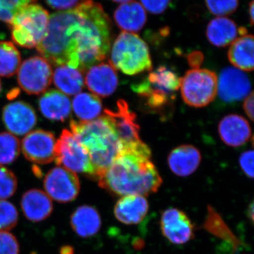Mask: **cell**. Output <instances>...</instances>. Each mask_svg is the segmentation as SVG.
Here are the masks:
<instances>
[{
	"label": "cell",
	"mask_w": 254,
	"mask_h": 254,
	"mask_svg": "<svg viewBox=\"0 0 254 254\" xmlns=\"http://www.w3.org/2000/svg\"><path fill=\"white\" fill-rule=\"evenodd\" d=\"M78 18L70 34L69 64L82 73L109 53L113 38L111 20L103 6L93 0H81Z\"/></svg>",
	"instance_id": "cell-1"
},
{
	"label": "cell",
	"mask_w": 254,
	"mask_h": 254,
	"mask_svg": "<svg viewBox=\"0 0 254 254\" xmlns=\"http://www.w3.org/2000/svg\"><path fill=\"white\" fill-rule=\"evenodd\" d=\"M150 158L151 151L143 141L124 148L98 177L100 187L122 196L155 193L163 180Z\"/></svg>",
	"instance_id": "cell-2"
},
{
	"label": "cell",
	"mask_w": 254,
	"mask_h": 254,
	"mask_svg": "<svg viewBox=\"0 0 254 254\" xmlns=\"http://www.w3.org/2000/svg\"><path fill=\"white\" fill-rule=\"evenodd\" d=\"M70 127L71 133L88 151L98 179L123 148L111 122L105 115L89 122L71 120Z\"/></svg>",
	"instance_id": "cell-3"
},
{
	"label": "cell",
	"mask_w": 254,
	"mask_h": 254,
	"mask_svg": "<svg viewBox=\"0 0 254 254\" xmlns=\"http://www.w3.org/2000/svg\"><path fill=\"white\" fill-rule=\"evenodd\" d=\"M114 68L129 76L152 68L149 48L136 33L122 32L114 42L110 54Z\"/></svg>",
	"instance_id": "cell-4"
},
{
	"label": "cell",
	"mask_w": 254,
	"mask_h": 254,
	"mask_svg": "<svg viewBox=\"0 0 254 254\" xmlns=\"http://www.w3.org/2000/svg\"><path fill=\"white\" fill-rule=\"evenodd\" d=\"M50 14L41 5L31 3L21 8L9 23L11 38L18 46L36 47L46 35Z\"/></svg>",
	"instance_id": "cell-5"
},
{
	"label": "cell",
	"mask_w": 254,
	"mask_h": 254,
	"mask_svg": "<svg viewBox=\"0 0 254 254\" xmlns=\"http://www.w3.org/2000/svg\"><path fill=\"white\" fill-rule=\"evenodd\" d=\"M181 78L165 66L150 72L140 83L132 86L133 91L146 100L152 108H163L180 88Z\"/></svg>",
	"instance_id": "cell-6"
},
{
	"label": "cell",
	"mask_w": 254,
	"mask_h": 254,
	"mask_svg": "<svg viewBox=\"0 0 254 254\" xmlns=\"http://www.w3.org/2000/svg\"><path fill=\"white\" fill-rule=\"evenodd\" d=\"M180 88L187 105L203 108L213 102L218 93V76L206 68H193L181 78Z\"/></svg>",
	"instance_id": "cell-7"
},
{
	"label": "cell",
	"mask_w": 254,
	"mask_h": 254,
	"mask_svg": "<svg viewBox=\"0 0 254 254\" xmlns=\"http://www.w3.org/2000/svg\"><path fill=\"white\" fill-rule=\"evenodd\" d=\"M55 160L58 165H63L73 173L95 177L88 151L68 129H64L57 141Z\"/></svg>",
	"instance_id": "cell-8"
},
{
	"label": "cell",
	"mask_w": 254,
	"mask_h": 254,
	"mask_svg": "<svg viewBox=\"0 0 254 254\" xmlns=\"http://www.w3.org/2000/svg\"><path fill=\"white\" fill-rule=\"evenodd\" d=\"M51 65L40 56L25 60L18 70V83L30 95H40L48 89L53 80Z\"/></svg>",
	"instance_id": "cell-9"
},
{
	"label": "cell",
	"mask_w": 254,
	"mask_h": 254,
	"mask_svg": "<svg viewBox=\"0 0 254 254\" xmlns=\"http://www.w3.org/2000/svg\"><path fill=\"white\" fill-rule=\"evenodd\" d=\"M44 188L52 199L58 203H69L77 198L80 182L76 173L63 167H57L47 174Z\"/></svg>",
	"instance_id": "cell-10"
},
{
	"label": "cell",
	"mask_w": 254,
	"mask_h": 254,
	"mask_svg": "<svg viewBox=\"0 0 254 254\" xmlns=\"http://www.w3.org/2000/svg\"><path fill=\"white\" fill-rule=\"evenodd\" d=\"M105 113L111 122L123 148L141 141L136 114L130 110L125 100H118L116 110H105Z\"/></svg>",
	"instance_id": "cell-11"
},
{
	"label": "cell",
	"mask_w": 254,
	"mask_h": 254,
	"mask_svg": "<svg viewBox=\"0 0 254 254\" xmlns=\"http://www.w3.org/2000/svg\"><path fill=\"white\" fill-rule=\"evenodd\" d=\"M56 143L51 132L38 129L30 132L23 138L21 150L31 163L46 165L55 160Z\"/></svg>",
	"instance_id": "cell-12"
},
{
	"label": "cell",
	"mask_w": 254,
	"mask_h": 254,
	"mask_svg": "<svg viewBox=\"0 0 254 254\" xmlns=\"http://www.w3.org/2000/svg\"><path fill=\"white\" fill-rule=\"evenodd\" d=\"M250 78L243 71L234 67L224 68L218 79V93L225 103L245 99L252 93Z\"/></svg>",
	"instance_id": "cell-13"
},
{
	"label": "cell",
	"mask_w": 254,
	"mask_h": 254,
	"mask_svg": "<svg viewBox=\"0 0 254 254\" xmlns=\"http://www.w3.org/2000/svg\"><path fill=\"white\" fill-rule=\"evenodd\" d=\"M162 233L171 243L184 245L194 237L193 225L187 214L177 208H168L160 219Z\"/></svg>",
	"instance_id": "cell-14"
},
{
	"label": "cell",
	"mask_w": 254,
	"mask_h": 254,
	"mask_svg": "<svg viewBox=\"0 0 254 254\" xmlns=\"http://www.w3.org/2000/svg\"><path fill=\"white\" fill-rule=\"evenodd\" d=\"M2 120L11 134L24 136L36 126L37 115L31 105L24 102H14L4 107Z\"/></svg>",
	"instance_id": "cell-15"
},
{
	"label": "cell",
	"mask_w": 254,
	"mask_h": 254,
	"mask_svg": "<svg viewBox=\"0 0 254 254\" xmlns=\"http://www.w3.org/2000/svg\"><path fill=\"white\" fill-rule=\"evenodd\" d=\"M87 71L86 84L94 95L105 98L116 91L118 86V73L111 64L100 63Z\"/></svg>",
	"instance_id": "cell-16"
},
{
	"label": "cell",
	"mask_w": 254,
	"mask_h": 254,
	"mask_svg": "<svg viewBox=\"0 0 254 254\" xmlns=\"http://www.w3.org/2000/svg\"><path fill=\"white\" fill-rule=\"evenodd\" d=\"M218 132L222 141L228 146H242L250 140L252 136V128L250 123L240 115H227L218 126Z\"/></svg>",
	"instance_id": "cell-17"
},
{
	"label": "cell",
	"mask_w": 254,
	"mask_h": 254,
	"mask_svg": "<svg viewBox=\"0 0 254 254\" xmlns=\"http://www.w3.org/2000/svg\"><path fill=\"white\" fill-rule=\"evenodd\" d=\"M247 34L245 28H239L230 18L221 16L212 19L206 28L208 41L214 46L223 48L231 45L238 36Z\"/></svg>",
	"instance_id": "cell-18"
},
{
	"label": "cell",
	"mask_w": 254,
	"mask_h": 254,
	"mask_svg": "<svg viewBox=\"0 0 254 254\" xmlns=\"http://www.w3.org/2000/svg\"><path fill=\"white\" fill-rule=\"evenodd\" d=\"M148 208V200L143 195H125L117 202L114 214L119 221L125 225H136L146 216Z\"/></svg>",
	"instance_id": "cell-19"
},
{
	"label": "cell",
	"mask_w": 254,
	"mask_h": 254,
	"mask_svg": "<svg viewBox=\"0 0 254 254\" xmlns=\"http://www.w3.org/2000/svg\"><path fill=\"white\" fill-rule=\"evenodd\" d=\"M21 206L26 219L34 222L46 220L53 210L51 198L46 192L36 189L28 190L23 195Z\"/></svg>",
	"instance_id": "cell-20"
},
{
	"label": "cell",
	"mask_w": 254,
	"mask_h": 254,
	"mask_svg": "<svg viewBox=\"0 0 254 254\" xmlns=\"http://www.w3.org/2000/svg\"><path fill=\"white\" fill-rule=\"evenodd\" d=\"M168 165L175 175L187 177L199 166L201 155L199 150L190 145H182L175 148L169 155Z\"/></svg>",
	"instance_id": "cell-21"
},
{
	"label": "cell",
	"mask_w": 254,
	"mask_h": 254,
	"mask_svg": "<svg viewBox=\"0 0 254 254\" xmlns=\"http://www.w3.org/2000/svg\"><path fill=\"white\" fill-rule=\"evenodd\" d=\"M114 19L123 32L136 33L141 31L146 23V11L138 1H130L117 8L114 13Z\"/></svg>",
	"instance_id": "cell-22"
},
{
	"label": "cell",
	"mask_w": 254,
	"mask_h": 254,
	"mask_svg": "<svg viewBox=\"0 0 254 254\" xmlns=\"http://www.w3.org/2000/svg\"><path fill=\"white\" fill-rule=\"evenodd\" d=\"M101 222L100 213L91 205L78 207L70 218V225L73 232L82 238L96 235L101 227Z\"/></svg>",
	"instance_id": "cell-23"
},
{
	"label": "cell",
	"mask_w": 254,
	"mask_h": 254,
	"mask_svg": "<svg viewBox=\"0 0 254 254\" xmlns=\"http://www.w3.org/2000/svg\"><path fill=\"white\" fill-rule=\"evenodd\" d=\"M39 108L43 116L56 121L66 120L71 112L69 98L57 90H50L42 95Z\"/></svg>",
	"instance_id": "cell-24"
},
{
	"label": "cell",
	"mask_w": 254,
	"mask_h": 254,
	"mask_svg": "<svg viewBox=\"0 0 254 254\" xmlns=\"http://www.w3.org/2000/svg\"><path fill=\"white\" fill-rule=\"evenodd\" d=\"M254 36L246 34L237 38L228 51L230 63L241 71L254 69Z\"/></svg>",
	"instance_id": "cell-25"
},
{
	"label": "cell",
	"mask_w": 254,
	"mask_h": 254,
	"mask_svg": "<svg viewBox=\"0 0 254 254\" xmlns=\"http://www.w3.org/2000/svg\"><path fill=\"white\" fill-rule=\"evenodd\" d=\"M55 86L64 95H77L84 86L81 71L68 66H60L53 74Z\"/></svg>",
	"instance_id": "cell-26"
},
{
	"label": "cell",
	"mask_w": 254,
	"mask_h": 254,
	"mask_svg": "<svg viewBox=\"0 0 254 254\" xmlns=\"http://www.w3.org/2000/svg\"><path fill=\"white\" fill-rule=\"evenodd\" d=\"M73 109L75 115L83 122L94 120L103 109L101 100L91 93H78L73 100Z\"/></svg>",
	"instance_id": "cell-27"
},
{
	"label": "cell",
	"mask_w": 254,
	"mask_h": 254,
	"mask_svg": "<svg viewBox=\"0 0 254 254\" xmlns=\"http://www.w3.org/2000/svg\"><path fill=\"white\" fill-rule=\"evenodd\" d=\"M21 65V55L11 42L0 41V76H13Z\"/></svg>",
	"instance_id": "cell-28"
},
{
	"label": "cell",
	"mask_w": 254,
	"mask_h": 254,
	"mask_svg": "<svg viewBox=\"0 0 254 254\" xmlns=\"http://www.w3.org/2000/svg\"><path fill=\"white\" fill-rule=\"evenodd\" d=\"M20 152V142L10 133H0V165H9L15 161Z\"/></svg>",
	"instance_id": "cell-29"
},
{
	"label": "cell",
	"mask_w": 254,
	"mask_h": 254,
	"mask_svg": "<svg viewBox=\"0 0 254 254\" xmlns=\"http://www.w3.org/2000/svg\"><path fill=\"white\" fill-rule=\"evenodd\" d=\"M18 213L13 203L0 200V231L11 230L17 225Z\"/></svg>",
	"instance_id": "cell-30"
},
{
	"label": "cell",
	"mask_w": 254,
	"mask_h": 254,
	"mask_svg": "<svg viewBox=\"0 0 254 254\" xmlns=\"http://www.w3.org/2000/svg\"><path fill=\"white\" fill-rule=\"evenodd\" d=\"M17 189V180L9 169L0 165V200L12 196Z\"/></svg>",
	"instance_id": "cell-31"
},
{
	"label": "cell",
	"mask_w": 254,
	"mask_h": 254,
	"mask_svg": "<svg viewBox=\"0 0 254 254\" xmlns=\"http://www.w3.org/2000/svg\"><path fill=\"white\" fill-rule=\"evenodd\" d=\"M37 0H0V21L9 24L14 15L26 5Z\"/></svg>",
	"instance_id": "cell-32"
},
{
	"label": "cell",
	"mask_w": 254,
	"mask_h": 254,
	"mask_svg": "<svg viewBox=\"0 0 254 254\" xmlns=\"http://www.w3.org/2000/svg\"><path fill=\"white\" fill-rule=\"evenodd\" d=\"M205 3L208 11L218 17L233 14L239 6V0H205Z\"/></svg>",
	"instance_id": "cell-33"
},
{
	"label": "cell",
	"mask_w": 254,
	"mask_h": 254,
	"mask_svg": "<svg viewBox=\"0 0 254 254\" xmlns=\"http://www.w3.org/2000/svg\"><path fill=\"white\" fill-rule=\"evenodd\" d=\"M18 240L13 234L0 231V254H19Z\"/></svg>",
	"instance_id": "cell-34"
},
{
	"label": "cell",
	"mask_w": 254,
	"mask_h": 254,
	"mask_svg": "<svg viewBox=\"0 0 254 254\" xmlns=\"http://www.w3.org/2000/svg\"><path fill=\"white\" fill-rule=\"evenodd\" d=\"M170 1L171 0H141V4L150 14H160L166 11Z\"/></svg>",
	"instance_id": "cell-35"
},
{
	"label": "cell",
	"mask_w": 254,
	"mask_h": 254,
	"mask_svg": "<svg viewBox=\"0 0 254 254\" xmlns=\"http://www.w3.org/2000/svg\"><path fill=\"white\" fill-rule=\"evenodd\" d=\"M254 151L252 150L244 152L240 157L241 168L247 177H254Z\"/></svg>",
	"instance_id": "cell-36"
},
{
	"label": "cell",
	"mask_w": 254,
	"mask_h": 254,
	"mask_svg": "<svg viewBox=\"0 0 254 254\" xmlns=\"http://www.w3.org/2000/svg\"><path fill=\"white\" fill-rule=\"evenodd\" d=\"M46 1L50 7L60 11L73 9L81 0H46Z\"/></svg>",
	"instance_id": "cell-37"
},
{
	"label": "cell",
	"mask_w": 254,
	"mask_h": 254,
	"mask_svg": "<svg viewBox=\"0 0 254 254\" xmlns=\"http://www.w3.org/2000/svg\"><path fill=\"white\" fill-rule=\"evenodd\" d=\"M254 93L252 92L244 102V110L252 121L254 120Z\"/></svg>",
	"instance_id": "cell-38"
},
{
	"label": "cell",
	"mask_w": 254,
	"mask_h": 254,
	"mask_svg": "<svg viewBox=\"0 0 254 254\" xmlns=\"http://www.w3.org/2000/svg\"><path fill=\"white\" fill-rule=\"evenodd\" d=\"M188 57L190 66H195V68L199 66L201 64L202 62H203V54L200 52H194V53H190Z\"/></svg>",
	"instance_id": "cell-39"
},
{
	"label": "cell",
	"mask_w": 254,
	"mask_h": 254,
	"mask_svg": "<svg viewBox=\"0 0 254 254\" xmlns=\"http://www.w3.org/2000/svg\"><path fill=\"white\" fill-rule=\"evenodd\" d=\"M254 0H252L250 4V8H249V11H250V23L252 26L254 24Z\"/></svg>",
	"instance_id": "cell-40"
},
{
	"label": "cell",
	"mask_w": 254,
	"mask_h": 254,
	"mask_svg": "<svg viewBox=\"0 0 254 254\" xmlns=\"http://www.w3.org/2000/svg\"><path fill=\"white\" fill-rule=\"evenodd\" d=\"M61 254H73L72 248L69 247H64L61 251Z\"/></svg>",
	"instance_id": "cell-41"
},
{
	"label": "cell",
	"mask_w": 254,
	"mask_h": 254,
	"mask_svg": "<svg viewBox=\"0 0 254 254\" xmlns=\"http://www.w3.org/2000/svg\"><path fill=\"white\" fill-rule=\"evenodd\" d=\"M249 217H250L252 221L254 220V203H251L250 206L249 207Z\"/></svg>",
	"instance_id": "cell-42"
},
{
	"label": "cell",
	"mask_w": 254,
	"mask_h": 254,
	"mask_svg": "<svg viewBox=\"0 0 254 254\" xmlns=\"http://www.w3.org/2000/svg\"><path fill=\"white\" fill-rule=\"evenodd\" d=\"M112 1H115V2L117 3H120V4H125V3L133 1V0H112Z\"/></svg>",
	"instance_id": "cell-43"
},
{
	"label": "cell",
	"mask_w": 254,
	"mask_h": 254,
	"mask_svg": "<svg viewBox=\"0 0 254 254\" xmlns=\"http://www.w3.org/2000/svg\"><path fill=\"white\" fill-rule=\"evenodd\" d=\"M1 81H0V93H1Z\"/></svg>",
	"instance_id": "cell-44"
}]
</instances>
